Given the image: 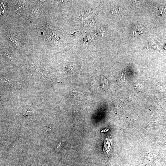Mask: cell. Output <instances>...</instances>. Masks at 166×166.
Segmentation results:
<instances>
[{
    "label": "cell",
    "mask_w": 166,
    "mask_h": 166,
    "mask_svg": "<svg viewBox=\"0 0 166 166\" xmlns=\"http://www.w3.org/2000/svg\"><path fill=\"white\" fill-rule=\"evenodd\" d=\"M76 68L77 67L75 65L70 64L68 66L67 69L69 71H73L76 69Z\"/></svg>",
    "instance_id": "7a4b0ae2"
},
{
    "label": "cell",
    "mask_w": 166,
    "mask_h": 166,
    "mask_svg": "<svg viewBox=\"0 0 166 166\" xmlns=\"http://www.w3.org/2000/svg\"><path fill=\"white\" fill-rule=\"evenodd\" d=\"M113 141L109 137H107L105 140L103 151L106 156H109L110 154L112 148Z\"/></svg>",
    "instance_id": "6da1fadb"
},
{
    "label": "cell",
    "mask_w": 166,
    "mask_h": 166,
    "mask_svg": "<svg viewBox=\"0 0 166 166\" xmlns=\"http://www.w3.org/2000/svg\"><path fill=\"white\" fill-rule=\"evenodd\" d=\"M38 8H34L31 12V15L32 17L35 16L37 14L38 11Z\"/></svg>",
    "instance_id": "3957f363"
}]
</instances>
